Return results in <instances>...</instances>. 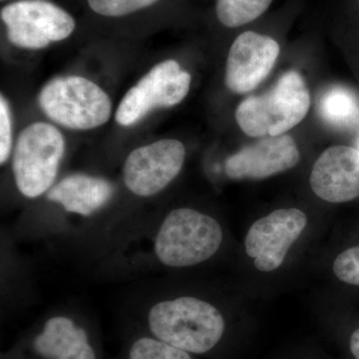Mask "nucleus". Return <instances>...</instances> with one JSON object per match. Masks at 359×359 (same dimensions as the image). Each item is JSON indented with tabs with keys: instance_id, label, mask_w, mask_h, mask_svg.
I'll return each instance as SVG.
<instances>
[{
	"instance_id": "obj_22",
	"label": "nucleus",
	"mask_w": 359,
	"mask_h": 359,
	"mask_svg": "<svg viewBox=\"0 0 359 359\" xmlns=\"http://www.w3.org/2000/svg\"><path fill=\"white\" fill-rule=\"evenodd\" d=\"M358 150L359 151V141H358Z\"/></svg>"
},
{
	"instance_id": "obj_19",
	"label": "nucleus",
	"mask_w": 359,
	"mask_h": 359,
	"mask_svg": "<svg viewBox=\"0 0 359 359\" xmlns=\"http://www.w3.org/2000/svg\"><path fill=\"white\" fill-rule=\"evenodd\" d=\"M332 271L340 282L359 287V245L339 254L332 264Z\"/></svg>"
},
{
	"instance_id": "obj_14",
	"label": "nucleus",
	"mask_w": 359,
	"mask_h": 359,
	"mask_svg": "<svg viewBox=\"0 0 359 359\" xmlns=\"http://www.w3.org/2000/svg\"><path fill=\"white\" fill-rule=\"evenodd\" d=\"M34 348L46 358L96 359L86 332L65 316L47 320L43 332L34 340Z\"/></svg>"
},
{
	"instance_id": "obj_16",
	"label": "nucleus",
	"mask_w": 359,
	"mask_h": 359,
	"mask_svg": "<svg viewBox=\"0 0 359 359\" xmlns=\"http://www.w3.org/2000/svg\"><path fill=\"white\" fill-rule=\"evenodd\" d=\"M273 0H217V16L226 27H240L256 20Z\"/></svg>"
},
{
	"instance_id": "obj_7",
	"label": "nucleus",
	"mask_w": 359,
	"mask_h": 359,
	"mask_svg": "<svg viewBox=\"0 0 359 359\" xmlns=\"http://www.w3.org/2000/svg\"><path fill=\"white\" fill-rule=\"evenodd\" d=\"M190 85V73L182 70L177 61L161 62L127 92L118 106L116 121L132 126L152 110L177 105L188 94Z\"/></svg>"
},
{
	"instance_id": "obj_3",
	"label": "nucleus",
	"mask_w": 359,
	"mask_h": 359,
	"mask_svg": "<svg viewBox=\"0 0 359 359\" xmlns=\"http://www.w3.org/2000/svg\"><path fill=\"white\" fill-rule=\"evenodd\" d=\"M223 230L216 219L189 208L168 214L155 240L159 261L172 268H186L208 261L218 252Z\"/></svg>"
},
{
	"instance_id": "obj_9",
	"label": "nucleus",
	"mask_w": 359,
	"mask_h": 359,
	"mask_svg": "<svg viewBox=\"0 0 359 359\" xmlns=\"http://www.w3.org/2000/svg\"><path fill=\"white\" fill-rule=\"evenodd\" d=\"M306 224L308 218L301 210H276L252 224L245 236V252L254 259L255 266L259 271H276L282 266Z\"/></svg>"
},
{
	"instance_id": "obj_20",
	"label": "nucleus",
	"mask_w": 359,
	"mask_h": 359,
	"mask_svg": "<svg viewBox=\"0 0 359 359\" xmlns=\"http://www.w3.org/2000/svg\"><path fill=\"white\" fill-rule=\"evenodd\" d=\"M13 147V120L8 103L4 96L0 97V162L8 160Z\"/></svg>"
},
{
	"instance_id": "obj_6",
	"label": "nucleus",
	"mask_w": 359,
	"mask_h": 359,
	"mask_svg": "<svg viewBox=\"0 0 359 359\" xmlns=\"http://www.w3.org/2000/svg\"><path fill=\"white\" fill-rule=\"evenodd\" d=\"M0 16L9 41L32 50L68 39L75 29L72 16L47 0L13 2L1 9Z\"/></svg>"
},
{
	"instance_id": "obj_18",
	"label": "nucleus",
	"mask_w": 359,
	"mask_h": 359,
	"mask_svg": "<svg viewBox=\"0 0 359 359\" xmlns=\"http://www.w3.org/2000/svg\"><path fill=\"white\" fill-rule=\"evenodd\" d=\"M94 13L108 18H120L136 13L156 4L158 0H87Z\"/></svg>"
},
{
	"instance_id": "obj_21",
	"label": "nucleus",
	"mask_w": 359,
	"mask_h": 359,
	"mask_svg": "<svg viewBox=\"0 0 359 359\" xmlns=\"http://www.w3.org/2000/svg\"><path fill=\"white\" fill-rule=\"evenodd\" d=\"M349 347H351V351L354 358L359 359V328L351 334Z\"/></svg>"
},
{
	"instance_id": "obj_10",
	"label": "nucleus",
	"mask_w": 359,
	"mask_h": 359,
	"mask_svg": "<svg viewBox=\"0 0 359 359\" xmlns=\"http://www.w3.org/2000/svg\"><path fill=\"white\" fill-rule=\"evenodd\" d=\"M280 51L278 42L266 35L254 32L238 35L226 60V87L236 94L256 89L273 70Z\"/></svg>"
},
{
	"instance_id": "obj_12",
	"label": "nucleus",
	"mask_w": 359,
	"mask_h": 359,
	"mask_svg": "<svg viewBox=\"0 0 359 359\" xmlns=\"http://www.w3.org/2000/svg\"><path fill=\"white\" fill-rule=\"evenodd\" d=\"M313 193L328 203L351 202L359 198V151L332 146L314 163L309 177Z\"/></svg>"
},
{
	"instance_id": "obj_13",
	"label": "nucleus",
	"mask_w": 359,
	"mask_h": 359,
	"mask_svg": "<svg viewBox=\"0 0 359 359\" xmlns=\"http://www.w3.org/2000/svg\"><path fill=\"white\" fill-rule=\"evenodd\" d=\"M113 193L114 188L106 180L72 175L54 186L47 199L58 203L67 212L90 216L107 204Z\"/></svg>"
},
{
	"instance_id": "obj_15",
	"label": "nucleus",
	"mask_w": 359,
	"mask_h": 359,
	"mask_svg": "<svg viewBox=\"0 0 359 359\" xmlns=\"http://www.w3.org/2000/svg\"><path fill=\"white\" fill-rule=\"evenodd\" d=\"M320 114L335 127L351 126L359 119L358 96L346 87H332L321 97Z\"/></svg>"
},
{
	"instance_id": "obj_8",
	"label": "nucleus",
	"mask_w": 359,
	"mask_h": 359,
	"mask_svg": "<svg viewBox=\"0 0 359 359\" xmlns=\"http://www.w3.org/2000/svg\"><path fill=\"white\" fill-rule=\"evenodd\" d=\"M183 143L165 139L135 149L125 161L123 180L130 192L140 197L160 193L181 172L185 162Z\"/></svg>"
},
{
	"instance_id": "obj_11",
	"label": "nucleus",
	"mask_w": 359,
	"mask_h": 359,
	"mask_svg": "<svg viewBox=\"0 0 359 359\" xmlns=\"http://www.w3.org/2000/svg\"><path fill=\"white\" fill-rule=\"evenodd\" d=\"M299 159V147L292 136H268L230 156L224 170L231 180H264L289 171Z\"/></svg>"
},
{
	"instance_id": "obj_4",
	"label": "nucleus",
	"mask_w": 359,
	"mask_h": 359,
	"mask_svg": "<svg viewBox=\"0 0 359 359\" xmlns=\"http://www.w3.org/2000/svg\"><path fill=\"white\" fill-rule=\"evenodd\" d=\"M39 100L49 119L68 129L102 126L112 112V102L103 89L79 76L51 80L42 88Z\"/></svg>"
},
{
	"instance_id": "obj_1",
	"label": "nucleus",
	"mask_w": 359,
	"mask_h": 359,
	"mask_svg": "<svg viewBox=\"0 0 359 359\" xmlns=\"http://www.w3.org/2000/svg\"><path fill=\"white\" fill-rule=\"evenodd\" d=\"M148 323L158 339L192 353L211 351L226 327L218 309L193 297L158 302L149 311Z\"/></svg>"
},
{
	"instance_id": "obj_17",
	"label": "nucleus",
	"mask_w": 359,
	"mask_h": 359,
	"mask_svg": "<svg viewBox=\"0 0 359 359\" xmlns=\"http://www.w3.org/2000/svg\"><path fill=\"white\" fill-rule=\"evenodd\" d=\"M130 359H192L188 353L162 340L143 337L130 351Z\"/></svg>"
},
{
	"instance_id": "obj_5",
	"label": "nucleus",
	"mask_w": 359,
	"mask_h": 359,
	"mask_svg": "<svg viewBox=\"0 0 359 359\" xmlns=\"http://www.w3.org/2000/svg\"><path fill=\"white\" fill-rule=\"evenodd\" d=\"M65 151L62 134L48 123H33L21 132L13 154L18 190L34 199L51 188Z\"/></svg>"
},
{
	"instance_id": "obj_2",
	"label": "nucleus",
	"mask_w": 359,
	"mask_h": 359,
	"mask_svg": "<svg viewBox=\"0 0 359 359\" xmlns=\"http://www.w3.org/2000/svg\"><path fill=\"white\" fill-rule=\"evenodd\" d=\"M309 107L311 94L304 77L290 70L269 91L245 98L236 110V120L248 136H280L299 124Z\"/></svg>"
}]
</instances>
